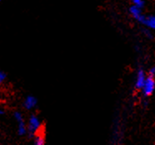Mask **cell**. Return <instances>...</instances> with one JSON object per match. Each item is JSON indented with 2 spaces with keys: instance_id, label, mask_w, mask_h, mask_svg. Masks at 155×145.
Instances as JSON below:
<instances>
[{
  "instance_id": "9c48e42d",
  "label": "cell",
  "mask_w": 155,
  "mask_h": 145,
  "mask_svg": "<svg viewBox=\"0 0 155 145\" xmlns=\"http://www.w3.org/2000/svg\"><path fill=\"white\" fill-rule=\"evenodd\" d=\"M14 119H15V120L17 121V123L18 122H20L24 120V119H23V115H22V114H21L20 112H18V111L14 112Z\"/></svg>"
},
{
  "instance_id": "7c38bea8",
  "label": "cell",
  "mask_w": 155,
  "mask_h": 145,
  "mask_svg": "<svg viewBox=\"0 0 155 145\" xmlns=\"http://www.w3.org/2000/svg\"><path fill=\"white\" fill-rule=\"evenodd\" d=\"M143 33H144V35L146 36L147 37H148V38H151L152 37V33L150 32V31L147 30V29H143Z\"/></svg>"
},
{
  "instance_id": "5b68a950",
  "label": "cell",
  "mask_w": 155,
  "mask_h": 145,
  "mask_svg": "<svg viewBox=\"0 0 155 145\" xmlns=\"http://www.w3.org/2000/svg\"><path fill=\"white\" fill-rule=\"evenodd\" d=\"M37 105V100L34 96L29 95L25 99L24 102V108L27 110H32V109L35 108V106Z\"/></svg>"
},
{
  "instance_id": "277c9868",
  "label": "cell",
  "mask_w": 155,
  "mask_h": 145,
  "mask_svg": "<svg viewBox=\"0 0 155 145\" xmlns=\"http://www.w3.org/2000/svg\"><path fill=\"white\" fill-rule=\"evenodd\" d=\"M147 80L146 75L143 70H138V73H137V76H136V81H135V87L138 89H142L144 85L145 81Z\"/></svg>"
},
{
  "instance_id": "6da1fadb",
  "label": "cell",
  "mask_w": 155,
  "mask_h": 145,
  "mask_svg": "<svg viewBox=\"0 0 155 145\" xmlns=\"http://www.w3.org/2000/svg\"><path fill=\"white\" fill-rule=\"evenodd\" d=\"M42 123L40 119L38 118L36 115H31V117L28 119V133L30 137H33L39 131Z\"/></svg>"
},
{
  "instance_id": "30bf717a",
  "label": "cell",
  "mask_w": 155,
  "mask_h": 145,
  "mask_svg": "<svg viewBox=\"0 0 155 145\" xmlns=\"http://www.w3.org/2000/svg\"><path fill=\"white\" fill-rule=\"evenodd\" d=\"M133 4L136 7L139 8H142L144 6V2L143 0H134L133 1Z\"/></svg>"
},
{
  "instance_id": "ba28073f",
  "label": "cell",
  "mask_w": 155,
  "mask_h": 145,
  "mask_svg": "<svg viewBox=\"0 0 155 145\" xmlns=\"http://www.w3.org/2000/svg\"><path fill=\"white\" fill-rule=\"evenodd\" d=\"M34 145H45V141H44V138L43 135H38L36 138H35Z\"/></svg>"
},
{
  "instance_id": "5bb4252c",
  "label": "cell",
  "mask_w": 155,
  "mask_h": 145,
  "mask_svg": "<svg viewBox=\"0 0 155 145\" xmlns=\"http://www.w3.org/2000/svg\"><path fill=\"white\" fill-rule=\"evenodd\" d=\"M4 110H0V114H1V115H4Z\"/></svg>"
},
{
  "instance_id": "7a4b0ae2",
  "label": "cell",
  "mask_w": 155,
  "mask_h": 145,
  "mask_svg": "<svg viewBox=\"0 0 155 145\" xmlns=\"http://www.w3.org/2000/svg\"><path fill=\"white\" fill-rule=\"evenodd\" d=\"M155 88V81L153 80V77L148 76L147 77V80L145 81L143 87L142 88L143 90V93L146 96H148L153 92Z\"/></svg>"
},
{
  "instance_id": "3957f363",
  "label": "cell",
  "mask_w": 155,
  "mask_h": 145,
  "mask_svg": "<svg viewBox=\"0 0 155 145\" xmlns=\"http://www.w3.org/2000/svg\"><path fill=\"white\" fill-rule=\"evenodd\" d=\"M129 13L136 20H138V22L143 23V22L145 18V16H143V14H142V8L136 7L134 5H132L130 8H129Z\"/></svg>"
},
{
  "instance_id": "8fae6325",
  "label": "cell",
  "mask_w": 155,
  "mask_h": 145,
  "mask_svg": "<svg viewBox=\"0 0 155 145\" xmlns=\"http://www.w3.org/2000/svg\"><path fill=\"white\" fill-rule=\"evenodd\" d=\"M6 78H7V74L3 71H0V81L1 82H4L6 80Z\"/></svg>"
},
{
  "instance_id": "52a82bcc",
  "label": "cell",
  "mask_w": 155,
  "mask_h": 145,
  "mask_svg": "<svg viewBox=\"0 0 155 145\" xmlns=\"http://www.w3.org/2000/svg\"><path fill=\"white\" fill-rule=\"evenodd\" d=\"M28 132V127L26 125L24 124V121L18 122V133L19 135H24L26 134Z\"/></svg>"
},
{
  "instance_id": "8992f818",
  "label": "cell",
  "mask_w": 155,
  "mask_h": 145,
  "mask_svg": "<svg viewBox=\"0 0 155 145\" xmlns=\"http://www.w3.org/2000/svg\"><path fill=\"white\" fill-rule=\"evenodd\" d=\"M143 24H144L145 26H147L148 28L155 30V16L145 17L144 20L143 22Z\"/></svg>"
},
{
  "instance_id": "4fadbf2b",
  "label": "cell",
  "mask_w": 155,
  "mask_h": 145,
  "mask_svg": "<svg viewBox=\"0 0 155 145\" xmlns=\"http://www.w3.org/2000/svg\"><path fill=\"white\" fill-rule=\"evenodd\" d=\"M155 75V67H152L149 71V76L151 77H153Z\"/></svg>"
}]
</instances>
